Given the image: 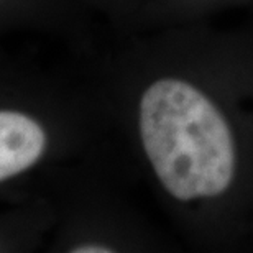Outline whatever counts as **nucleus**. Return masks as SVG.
Wrapping results in <instances>:
<instances>
[{
    "mask_svg": "<svg viewBox=\"0 0 253 253\" xmlns=\"http://www.w3.org/2000/svg\"><path fill=\"white\" fill-rule=\"evenodd\" d=\"M44 148L46 133L33 117L0 110V183L32 168Z\"/></svg>",
    "mask_w": 253,
    "mask_h": 253,
    "instance_id": "obj_2",
    "label": "nucleus"
},
{
    "mask_svg": "<svg viewBox=\"0 0 253 253\" xmlns=\"http://www.w3.org/2000/svg\"><path fill=\"white\" fill-rule=\"evenodd\" d=\"M73 252L74 253H110L114 250L104 245H81L78 249H74Z\"/></svg>",
    "mask_w": 253,
    "mask_h": 253,
    "instance_id": "obj_3",
    "label": "nucleus"
},
{
    "mask_svg": "<svg viewBox=\"0 0 253 253\" xmlns=\"http://www.w3.org/2000/svg\"><path fill=\"white\" fill-rule=\"evenodd\" d=\"M140 136L165 189L179 201L222 194L235 173L230 128L194 85L160 79L140 100Z\"/></svg>",
    "mask_w": 253,
    "mask_h": 253,
    "instance_id": "obj_1",
    "label": "nucleus"
}]
</instances>
